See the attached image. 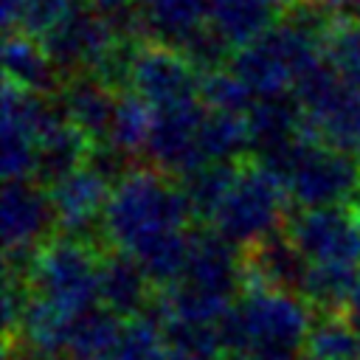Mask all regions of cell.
Here are the masks:
<instances>
[{
  "mask_svg": "<svg viewBox=\"0 0 360 360\" xmlns=\"http://www.w3.org/2000/svg\"><path fill=\"white\" fill-rule=\"evenodd\" d=\"M191 208L180 183H172L160 169H127L110 191L101 233L118 250L135 253L141 245L180 231Z\"/></svg>",
  "mask_w": 360,
  "mask_h": 360,
  "instance_id": "6da1fadb",
  "label": "cell"
},
{
  "mask_svg": "<svg viewBox=\"0 0 360 360\" xmlns=\"http://www.w3.org/2000/svg\"><path fill=\"white\" fill-rule=\"evenodd\" d=\"M309 301L301 292L250 284L217 321L222 352H295L312 326Z\"/></svg>",
  "mask_w": 360,
  "mask_h": 360,
  "instance_id": "7a4b0ae2",
  "label": "cell"
},
{
  "mask_svg": "<svg viewBox=\"0 0 360 360\" xmlns=\"http://www.w3.org/2000/svg\"><path fill=\"white\" fill-rule=\"evenodd\" d=\"M259 160L281 177L298 208L343 205L360 194V158L304 132Z\"/></svg>",
  "mask_w": 360,
  "mask_h": 360,
  "instance_id": "3957f363",
  "label": "cell"
},
{
  "mask_svg": "<svg viewBox=\"0 0 360 360\" xmlns=\"http://www.w3.org/2000/svg\"><path fill=\"white\" fill-rule=\"evenodd\" d=\"M287 200L290 194L281 177L270 166L256 160L236 169V177L225 191L219 208L214 211L211 225L236 248H250L278 231Z\"/></svg>",
  "mask_w": 360,
  "mask_h": 360,
  "instance_id": "277c9868",
  "label": "cell"
},
{
  "mask_svg": "<svg viewBox=\"0 0 360 360\" xmlns=\"http://www.w3.org/2000/svg\"><path fill=\"white\" fill-rule=\"evenodd\" d=\"M98 262L90 239L65 233L37 250L28 284L34 287V295L56 301L73 312H87L98 307Z\"/></svg>",
  "mask_w": 360,
  "mask_h": 360,
  "instance_id": "5b68a950",
  "label": "cell"
},
{
  "mask_svg": "<svg viewBox=\"0 0 360 360\" xmlns=\"http://www.w3.org/2000/svg\"><path fill=\"white\" fill-rule=\"evenodd\" d=\"M42 45L48 51V56L53 59L56 70L62 73V79L76 76V73H93L104 56L129 37H121L118 28L112 25V20L101 11L82 8L73 6L56 25H51L42 37Z\"/></svg>",
  "mask_w": 360,
  "mask_h": 360,
  "instance_id": "8992f818",
  "label": "cell"
},
{
  "mask_svg": "<svg viewBox=\"0 0 360 360\" xmlns=\"http://www.w3.org/2000/svg\"><path fill=\"white\" fill-rule=\"evenodd\" d=\"M202 73L186 59V53L166 42L135 45L129 65V87L155 110L188 104L200 98Z\"/></svg>",
  "mask_w": 360,
  "mask_h": 360,
  "instance_id": "52a82bcc",
  "label": "cell"
},
{
  "mask_svg": "<svg viewBox=\"0 0 360 360\" xmlns=\"http://www.w3.org/2000/svg\"><path fill=\"white\" fill-rule=\"evenodd\" d=\"M284 233L307 256V262H360V225L343 205L301 208L290 217Z\"/></svg>",
  "mask_w": 360,
  "mask_h": 360,
  "instance_id": "ba28073f",
  "label": "cell"
},
{
  "mask_svg": "<svg viewBox=\"0 0 360 360\" xmlns=\"http://www.w3.org/2000/svg\"><path fill=\"white\" fill-rule=\"evenodd\" d=\"M202 118H205V104L200 101L155 110V124L143 149L146 158L155 163V169L183 177L191 169L208 163L200 138Z\"/></svg>",
  "mask_w": 360,
  "mask_h": 360,
  "instance_id": "9c48e42d",
  "label": "cell"
},
{
  "mask_svg": "<svg viewBox=\"0 0 360 360\" xmlns=\"http://www.w3.org/2000/svg\"><path fill=\"white\" fill-rule=\"evenodd\" d=\"M110 191H112V180L104 177L93 163H84L76 172L59 177L56 183H51L48 191L56 225L70 236L90 239V231L96 228L101 231Z\"/></svg>",
  "mask_w": 360,
  "mask_h": 360,
  "instance_id": "30bf717a",
  "label": "cell"
},
{
  "mask_svg": "<svg viewBox=\"0 0 360 360\" xmlns=\"http://www.w3.org/2000/svg\"><path fill=\"white\" fill-rule=\"evenodd\" d=\"M56 222L51 197L37 180H6L0 197V236L6 253H34Z\"/></svg>",
  "mask_w": 360,
  "mask_h": 360,
  "instance_id": "8fae6325",
  "label": "cell"
},
{
  "mask_svg": "<svg viewBox=\"0 0 360 360\" xmlns=\"http://www.w3.org/2000/svg\"><path fill=\"white\" fill-rule=\"evenodd\" d=\"M180 281L197 287L200 292L233 304L236 292L248 287L245 259L239 256L236 245L219 236L217 231L191 233V256Z\"/></svg>",
  "mask_w": 360,
  "mask_h": 360,
  "instance_id": "7c38bea8",
  "label": "cell"
},
{
  "mask_svg": "<svg viewBox=\"0 0 360 360\" xmlns=\"http://www.w3.org/2000/svg\"><path fill=\"white\" fill-rule=\"evenodd\" d=\"M112 90L115 87L101 82L96 73L68 76L62 82V87L56 90L59 110H62L65 121L79 127L93 143H101V141H107L112 112H115V101H118V96Z\"/></svg>",
  "mask_w": 360,
  "mask_h": 360,
  "instance_id": "4fadbf2b",
  "label": "cell"
},
{
  "mask_svg": "<svg viewBox=\"0 0 360 360\" xmlns=\"http://www.w3.org/2000/svg\"><path fill=\"white\" fill-rule=\"evenodd\" d=\"M152 278L127 250L107 253L98 262V304L118 318L141 315L152 304Z\"/></svg>",
  "mask_w": 360,
  "mask_h": 360,
  "instance_id": "5bb4252c",
  "label": "cell"
},
{
  "mask_svg": "<svg viewBox=\"0 0 360 360\" xmlns=\"http://www.w3.org/2000/svg\"><path fill=\"white\" fill-rule=\"evenodd\" d=\"M307 256L292 245V239L281 231L259 239L245 250V273L248 287H278V290H301V281L307 276Z\"/></svg>",
  "mask_w": 360,
  "mask_h": 360,
  "instance_id": "9a60e30c",
  "label": "cell"
},
{
  "mask_svg": "<svg viewBox=\"0 0 360 360\" xmlns=\"http://www.w3.org/2000/svg\"><path fill=\"white\" fill-rule=\"evenodd\" d=\"M135 17L143 37L180 48L208 22V0H135Z\"/></svg>",
  "mask_w": 360,
  "mask_h": 360,
  "instance_id": "2e32d148",
  "label": "cell"
},
{
  "mask_svg": "<svg viewBox=\"0 0 360 360\" xmlns=\"http://www.w3.org/2000/svg\"><path fill=\"white\" fill-rule=\"evenodd\" d=\"M3 70H6V82L34 90V93H42V96L59 90V82H62V73L56 70L53 59L48 56L42 39L34 34H25V31L6 34Z\"/></svg>",
  "mask_w": 360,
  "mask_h": 360,
  "instance_id": "e0dca14e",
  "label": "cell"
},
{
  "mask_svg": "<svg viewBox=\"0 0 360 360\" xmlns=\"http://www.w3.org/2000/svg\"><path fill=\"white\" fill-rule=\"evenodd\" d=\"M245 118H248L250 146L259 155L273 152L304 132V112H301L295 96H290V93L259 96Z\"/></svg>",
  "mask_w": 360,
  "mask_h": 360,
  "instance_id": "ac0fdd59",
  "label": "cell"
},
{
  "mask_svg": "<svg viewBox=\"0 0 360 360\" xmlns=\"http://www.w3.org/2000/svg\"><path fill=\"white\" fill-rule=\"evenodd\" d=\"M276 0H208V25L231 45L242 48L276 25Z\"/></svg>",
  "mask_w": 360,
  "mask_h": 360,
  "instance_id": "d6986e66",
  "label": "cell"
},
{
  "mask_svg": "<svg viewBox=\"0 0 360 360\" xmlns=\"http://www.w3.org/2000/svg\"><path fill=\"white\" fill-rule=\"evenodd\" d=\"M79 315L82 312H73L56 301H48L42 295H31L14 335H20V343H25V346L42 349L48 354H62L73 343Z\"/></svg>",
  "mask_w": 360,
  "mask_h": 360,
  "instance_id": "ffe728a7",
  "label": "cell"
},
{
  "mask_svg": "<svg viewBox=\"0 0 360 360\" xmlns=\"http://www.w3.org/2000/svg\"><path fill=\"white\" fill-rule=\"evenodd\" d=\"M90 138L73 127L70 121H59L53 129H48L37 146V166L34 180L37 183H56L59 177L76 172L90 160Z\"/></svg>",
  "mask_w": 360,
  "mask_h": 360,
  "instance_id": "44dd1931",
  "label": "cell"
},
{
  "mask_svg": "<svg viewBox=\"0 0 360 360\" xmlns=\"http://www.w3.org/2000/svg\"><path fill=\"white\" fill-rule=\"evenodd\" d=\"M138 264L146 270V276L152 278V284H174L183 278L188 256H191V233H186V228L180 231H169L146 245H141L135 253Z\"/></svg>",
  "mask_w": 360,
  "mask_h": 360,
  "instance_id": "7402d4cb",
  "label": "cell"
},
{
  "mask_svg": "<svg viewBox=\"0 0 360 360\" xmlns=\"http://www.w3.org/2000/svg\"><path fill=\"white\" fill-rule=\"evenodd\" d=\"M307 360H360V332L346 315L321 312L304 340Z\"/></svg>",
  "mask_w": 360,
  "mask_h": 360,
  "instance_id": "603a6c76",
  "label": "cell"
},
{
  "mask_svg": "<svg viewBox=\"0 0 360 360\" xmlns=\"http://www.w3.org/2000/svg\"><path fill=\"white\" fill-rule=\"evenodd\" d=\"M200 138H202V152L208 163H233L242 152L250 149L248 118L233 112H217L205 107Z\"/></svg>",
  "mask_w": 360,
  "mask_h": 360,
  "instance_id": "cb8c5ba5",
  "label": "cell"
},
{
  "mask_svg": "<svg viewBox=\"0 0 360 360\" xmlns=\"http://www.w3.org/2000/svg\"><path fill=\"white\" fill-rule=\"evenodd\" d=\"M236 169L239 166H233V163H202L180 177L183 197L194 217H202V219L214 217V211L219 208L225 191L231 188V183L236 177Z\"/></svg>",
  "mask_w": 360,
  "mask_h": 360,
  "instance_id": "d4e9b609",
  "label": "cell"
},
{
  "mask_svg": "<svg viewBox=\"0 0 360 360\" xmlns=\"http://www.w3.org/2000/svg\"><path fill=\"white\" fill-rule=\"evenodd\" d=\"M152 124H155V107L149 101H143L135 90L124 93L115 101V112H112V124H110L107 141L132 158L135 152L146 149Z\"/></svg>",
  "mask_w": 360,
  "mask_h": 360,
  "instance_id": "484cf974",
  "label": "cell"
},
{
  "mask_svg": "<svg viewBox=\"0 0 360 360\" xmlns=\"http://www.w3.org/2000/svg\"><path fill=\"white\" fill-rule=\"evenodd\" d=\"M354 264H338V262H309L307 276L301 281V295L318 307L321 312H335L346 304L349 290L354 284Z\"/></svg>",
  "mask_w": 360,
  "mask_h": 360,
  "instance_id": "4316f807",
  "label": "cell"
},
{
  "mask_svg": "<svg viewBox=\"0 0 360 360\" xmlns=\"http://www.w3.org/2000/svg\"><path fill=\"white\" fill-rule=\"evenodd\" d=\"M321 56L340 82L360 90V22L335 17L321 37Z\"/></svg>",
  "mask_w": 360,
  "mask_h": 360,
  "instance_id": "83f0119b",
  "label": "cell"
},
{
  "mask_svg": "<svg viewBox=\"0 0 360 360\" xmlns=\"http://www.w3.org/2000/svg\"><path fill=\"white\" fill-rule=\"evenodd\" d=\"M166 346L163 326L158 323L155 315H132L124 318L121 332L107 352L110 360H155L158 352Z\"/></svg>",
  "mask_w": 360,
  "mask_h": 360,
  "instance_id": "f1b7e54d",
  "label": "cell"
},
{
  "mask_svg": "<svg viewBox=\"0 0 360 360\" xmlns=\"http://www.w3.org/2000/svg\"><path fill=\"white\" fill-rule=\"evenodd\" d=\"M200 101L208 110L217 112H233V115H248V110L256 101V93L233 73V68H217L211 73H202L200 79Z\"/></svg>",
  "mask_w": 360,
  "mask_h": 360,
  "instance_id": "f546056e",
  "label": "cell"
},
{
  "mask_svg": "<svg viewBox=\"0 0 360 360\" xmlns=\"http://www.w3.org/2000/svg\"><path fill=\"white\" fill-rule=\"evenodd\" d=\"M121 318L107 307H93L79 315L70 352L73 354H107L121 332Z\"/></svg>",
  "mask_w": 360,
  "mask_h": 360,
  "instance_id": "4dcf8cb0",
  "label": "cell"
},
{
  "mask_svg": "<svg viewBox=\"0 0 360 360\" xmlns=\"http://www.w3.org/2000/svg\"><path fill=\"white\" fill-rule=\"evenodd\" d=\"M163 335L169 346L183 349L186 354L197 360H217L222 352V340L217 332V323H200V321H163Z\"/></svg>",
  "mask_w": 360,
  "mask_h": 360,
  "instance_id": "1f68e13d",
  "label": "cell"
},
{
  "mask_svg": "<svg viewBox=\"0 0 360 360\" xmlns=\"http://www.w3.org/2000/svg\"><path fill=\"white\" fill-rule=\"evenodd\" d=\"M180 51L186 53V59L200 70V73H211L217 68H225L228 62V53H231V45L205 22L200 31H194L183 45Z\"/></svg>",
  "mask_w": 360,
  "mask_h": 360,
  "instance_id": "d6a6232c",
  "label": "cell"
},
{
  "mask_svg": "<svg viewBox=\"0 0 360 360\" xmlns=\"http://www.w3.org/2000/svg\"><path fill=\"white\" fill-rule=\"evenodd\" d=\"M73 6H79V0H22V11H20V25L17 31L42 37L51 25H56Z\"/></svg>",
  "mask_w": 360,
  "mask_h": 360,
  "instance_id": "836d02e7",
  "label": "cell"
},
{
  "mask_svg": "<svg viewBox=\"0 0 360 360\" xmlns=\"http://www.w3.org/2000/svg\"><path fill=\"white\" fill-rule=\"evenodd\" d=\"M28 301H31L28 278L6 270L0 309H3V326H6V335H8V338H14V332H17V326H20V318H22V312H25Z\"/></svg>",
  "mask_w": 360,
  "mask_h": 360,
  "instance_id": "e575fe53",
  "label": "cell"
},
{
  "mask_svg": "<svg viewBox=\"0 0 360 360\" xmlns=\"http://www.w3.org/2000/svg\"><path fill=\"white\" fill-rule=\"evenodd\" d=\"M343 315H346L349 323L360 332V267H357V273H354V284H352L349 298H346V304H343Z\"/></svg>",
  "mask_w": 360,
  "mask_h": 360,
  "instance_id": "d590c367",
  "label": "cell"
},
{
  "mask_svg": "<svg viewBox=\"0 0 360 360\" xmlns=\"http://www.w3.org/2000/svg\"><path fill=\"white\" fill-rule=\"evenodd\" d=\"M96 11H101V14H107V17H118V14H127V11H132V6H135V0H87Z\"/></svg>",
  "mask_w": 360,
  "mask_h": 360,
  "instance_id": "8d00e7d4",
  "label": "cell"
},
{
  "mask_svg": "<svg viewBox=\"0 0 360 360\" xmlns=\"http://www.w3.org/2000/svg\"><path fill=\"white\" fill-rule=\"evenodd\" d=\"M56 357L59 354H48L42 349H34V346H25V343L8 349V360H56Z\"/></svg>",
  "mask_w": 360,
  "mask_h": 360,
  "instance_id": "74e56055",
  "label": "cell"
},
{
  "mask_svg": "<svg viewBox=\"0 0 360 360\" xmlns=\"http://www.w3.org/2000/svg\"><path fill=\"white\" fill-rule=\"evenodd\" d=\"M155 360H197V357H191V354H186L183 349H177V346H163L160 352H158V357Z\"/></svg>",
  "mask_w": 360,
  "mask_h": 360,
  "instance_id": "f35d334b",
  "label": "cell"
},
{
  "mask_svg": "<svg viewBox=\"0 0 360 360\" xmlns=\"http://www.w3.org/2000/svg\"><path fill=\"white\" fill-rule=\"evenodd\" d=\"M219 360H256L253 354H236V352H225V357H219Z\"/></svg>",
  "mask_w": 360,
  "mask_h": 360,
  "instance_id": "ab89813d",
  "label": "cell"
},
{
  "mask_svg": "<svg viewBox=\"0 0 360 360\" xmlns=\"http://www.w3.org/2000/svg\"><path fill=\"white\" fill-rule=\"evenodd\" d=\"M70 360H110L107 354H73Z\"/></svg>",
  "mask_w": 360,
  "mask_h": 360,
  "instance_id": "60d3db41",
  "label": "cell"
},
{
  "mask_svg": "<svg viewBox=\"0 0 360 360\" xmlns=\"http://www.w3.org/2000/svg\"><path fill=\"white\" fill-rule=\"evenodd\" d=\"M354 217H357V225H360V194H357V208H354Z\"/></svg>",
  "mask_w": 360,
  "mask_h": 360,
  "instance_id": "b9f144b4",
  "label": "cell"
},
{
  "mask_svg": "<svg viewBox=\"0 0 360 360\" xmlns=\"http://www.w3.org/2000/svg\"><path fill=\"white\" fill-rule=\"evenodd\" d=\"M357 22H360V17H357Z\"/></svg>",
  "mask_w": 360,
  "mask_h": 360,
  "instance_id": "7bdbcfd3",
  "label": "cell"
}]
</instances>
